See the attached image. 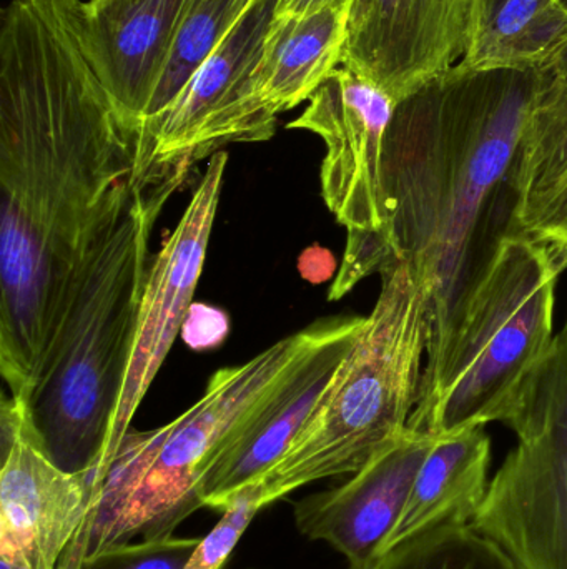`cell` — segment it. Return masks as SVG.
<instances>
[{
	"mask_svg": "<svg viewBox=\"0 0 567 569\" xmlns=\"http://www.w3.org/2000/svg\"><path fill=\"white\" fill-rule=\"evenodd\" d=\"M489 461L485 427L436 437L382 557L426 531L472 523L488 493Z\"/></svg>",
	"mask_w": 567,
	"mask_h": 569,
	"instance_id": "2e32d148",
	"label": "cell"
},
{
	"mask_svg": "<svg viewBox=\"0 0 567 569\" xmlns=\"http://www.w3.org/2000/svg\"><path fill=\"white\" fill-rule=\"evenodd\" d=\"M195 163L156 162L143 152L77 273L65 317L26 403L43 450L69 473L93 478L102 463L152 266L150 237Z\"/></svg>",
	"mask_w": 567,
	"mask_h": 569,
	"instance_id": "3957f363",
	"label": "cell"
},
{
	"mask_svg": "<svg viewBox=\"0 0 567 569\" xmlns=\"http://www.w3.org/2000/svg\"><path fill=\"white\" fill-rule=\"evenodd\" d=\"M435 437L406 430L348 481L293 507L296 530L338 551L350 569H369L398 525Z\"/></svg>",
	"mask_w": 567,
	"mask_h": 569,
	"instance_id": "5bb4252c",
	"label": "cell"
},
{
	"mask_svg": "<svg viewBox=\"0 0 567 569\" xmlns=\"http://www.w3.org/2000/svg\"><path fill=\"white\" fill-rule=\"evenodd\" d=\"M488 2H489V0H485V7H486V3H488ZM483 16H485V13H483Z\"/></svg>",
	"mask_w": 567,
	"mask_h": 569,
	"instance_id": "f546056e",
	"label": "cell"
},
{
	"mask_svg": "<svg viewBox=\"0 0 567 569\" xmlns=\"http://www.w3.org/2000/svg\"><path fill=\"white\" fill-rule=\"evenodd\" d=\"M332 318L276 341L246 363L222 368L203 397L169 425L129 433L109 465L89 523L77 537L82 557L133 541L173 537L205 508L202 481L226 441L318 345Z\"/></svg>",
	"mask_w": 567,
	"mask_h": 569,
	"instance_id": "277c9868",
	"label": "cell"
},
{
	"mask_svg": "<svg viewBox=\"0 0 567 569\" xmlns=\"http://www.w3.org/2000/svg\"><path fill=\"white\" fill-rule=\"evenodd\" d=\"M97 497L90 475L53 463L27 405L3 395L0 560L20 569H59L89 523Z\"/></svg>",
	"mask_w": 567,
	"mask_h": 569,
	"instance_id": "9c48e42d",
	"label": "cell"
},
{
	"mask_svg": "<svg viewBox=\"0 0 567 569\" xmlns=\"http://www.w3.org/2000/svg\"><path fill=\"white\" fill-rule=\"evenodd\" d=\"M229 153H213L209 166L186 206L179 226L162 250L153 257L140 308L139 328L122 395L110 425L109 441L93 483L102 488L109 465L120 441L132 427L133 417L152 387L173 341L182 333L202 277L210 236L219 210Z\"/></svg>",
	"mask_w": 567,
	"mask_h": 569,
	"instance_id": "30bf717a",
	"label": "cell"
},
{
	"mask_svg": "<svg viewBox=\"0 0 567 569\" xmlns=\"http://www.w3.org/2000/svg\"><path fill=\"white\" fill-rule=\"evenodd\" d=\"M528 233L556 243L567 252V180L539 213Z\"/></svg>",
	"mask_w": 567,
	"mask_h": 569,
	"instance_id": "d4e9b609",
	"label": "cell"
},
{
	"mask_svg": "<svg viewBox=\"0 0 567 569\" xmlns=\"http://www.w3.org/2000/svg\"><path fill=\"white\" fill-rule=\"evenodd\" d=\"M350 6L273 19L256 72L260 100L270 116L276 119L308 100L342 66Z\"/></svg>",
	"mask_w": 567,
	"mask_h": 569,
	"instance_id": "e0dca14e",
	"label": "cell"
},
{
	"mask_svg": "<svg viewBox=\"0 0 567 569\" xmlns=\"http://www.w3.org/2000/svg\"><path fill=\"white\" fill-rule=\"evenodd\" d=\"M192 0L87 2V30L100 76L120 112L143 127Z\"/></svg>",
	"mask_w": 567,
	"mask_h": 569,
	"instance_id": "9a60e30c",
	"label": "cell"
},
{
	"mask_svg": "<svg viewBox=\"0 0 567 569\" xmlns=\"http://www.w3.org/2000/svg\"><path fill=\"white\" fill-rule=\"evenodd\" d=\"M90 2L99 3V2H103V0H90Z\"/></svg>",
	"mask_w": 567,
	"mask_h": 569,
	"instance_id": "83f0119b",
	"label": "cell"
},
{
	"mask_svg": "<svg viewBox=\"0 0 567 569\" xmlns=\"http://www.w3.org/2000/svg\"><path fill=\"white\" fill-rule=\"evenodd\" d=\"M567 252L515 233L473 295L448 350L423 375L408 428L429 437L506 421L533 368L555 340L556 287Z\"/></svg>",
	"mask_w": 567,
	"mask_h": 569,
	"instance_id": "8992f818",
	"label": "cell"
},
{
	"mask_svg": "<svg viewBox=\"0 0 567 569\" xmlns=\"http://www.w3.org/2000/svg\"><path fill=\"white\" fill-rule=\"evenodd\" d=\"M146 146L90 47L83 0L0 19V371L29 403L93 237Z\"/></svg>",
	"mask_w": 567,
	"mask_h": 569,
	"instance_id": "6da1fadb",
	"label": "cell"
},
{
	"mask_svg": "<svg viewBox=\"0 0 567 569\" xmlns=\"http://www.w3.org/2000/svg\"><path fill=\"white\" fill-rule=\"evenodd\" d=\"M266 507L270 505L259 483L240 490L223 511L219 523L200 540L199 547L183 569H223L246 528L255 520L259 511Z\"/></svg>",
	"mask_w": 567,
	"mask_h": 569,
	"instance_id": "7402d4cb",
	"label": "cell"
},
{
	"mask_svg": "<svg viewBox=\"0 0 567 569\" xmlns=\"http://www.w3.org/2000/svg\"><path fill=\"white\" fill-rule=\"evenodd\" d=\"M396 102L372 80L340 66L286 129L308 130L325 142L322 196L348 233H383L388 223L383 149Z\"/></svg>",
	"mask_w": 567,
	"mask_h": 569,
	"instance_id": "8fae6325",
	"label": "cell"
},
{
	"mask_svg": "<svg viewBox=\"0 0 567 569\" xmlns=\"http://www.w3.org/2000/svg\"><path fill=\"white\" fill-rule=\"evenodd\" d=\"M567 49L561 0H489L475 42L458 66L473 70H548Z\"/></svg>",
	"mask_w": 567,
	"mask_h": 569,
	"instance_id": "ac0fdd59",
	"label": "cell"
},
{
	"mask_svg": "<svg viewBox=\"0 0 567 569\" xmlns=\"http://www.w3.org/2000/svg\"><path fill=\"white\" fill-rule=\"evenodd\" d=\"M432 298L412 263L382 273L365 328L282 458L260 478L269 505L362 470L406 430L422 390Z\"/></svg>",
	"mask_w": 567,
	"mask_h": 569,
	"instance_id": "5b68a950",
	"label": "cell"
},
{
	"mask_svg": "<svg viewBox=\"0 0 567 569\" xmlns=\"http://www.w3.org/2000/svg\"><path fill=\"white\" fill-rule=\"evenodd\" d=\"M366 317L332 318L328 331L233 433L202 481L205 508L225 511L288 450L333 375L365 328Z\"/></svg>",
	"mask_w": 567,
	"mask_h": 569,
	"instance_id": "4fadbf2b",
	"label": "cell"
},
{
	"mask_svg": "<svg viewBox=\"0 0 567 569\" xmlns=\"http://www.w3.org/2000/svg\"><path fill=\"white\" fill-rule=\"evenodd\" d=\"M505 423L518 445L472 525L522 569H567V317Z\"/></svg>",
	"mask_w": 567,
	"mask_h": 569,
	"instance_id": "52a82bcc",
	"label": "cell"
},
{
	"mask_svg": "<svg viewBox=\"0 0 567 569\" xmlns=\"http://www.w3.org/2000/svg\"><path fill=\"white\" fill-rule=\"evenodd\" d=\"M352 0H279L275 17H302Z\"/></svg>",
	"mask_w": 567,
	"mask_h": 569,
	"instance_id": "484cf974",
	"label": "cell"
},
{
	"mask_svg": "<svg viewBox=\"0 0 567 569\" xmlns=\"http://www.w3.org/2000/svg\"><path fill=\"white\" fill-rule=\"evenodd\" d=\"M563 3H565V6H567V0H561Z\"/></svg>",
	"mask_w": 567,
	"mask_h": 569,
	"instance_id": "f1b7e54d",
	"label": "cell"
},
{
	"mask_svg": "<svg viewBox=\"0 0 567 569\" xmlns=\"http://www.w3.org/2000/svg\"><path fill=\"white\" fill-rule=\"evenodd\" d=\"M483 13L485 0H352L342 66L398 103L462 62Z\"/></svg>",
	"mask_w": 567,
	"mask_h": 569,
	"instance_id": "7c38bea8",
	"label": "cell"
},
{
	"mask_svg": "<svg viewBox=\"0 0 567 569\" xmlns=\"http://www.w3.org/2000/svg\"><path fill=\"white\" fill-rule=\"evenodd\" d=\"M279 0H256L160 116L143 123L156 162L212 157L229 143L265 142L279 119L263 107L256 72Z\"/></svg>",
	"mask_w": 567,
	"mask_h": 569,
	"instance_id": "ba28073f",
	"label": "cell"
},
{
	"mask_svg": "<svg viewBox=\"0 0 567 569\" xmlns=\"http://www.w3.org/2000/svg\"><path fill=\"white\" fill-rule=\"evenodd\" d=\"M369 569H522L472 523L426 531L383 555Z\"/></svg>",
	"mask_w": 567,
	"mask_h": 569,
	"instance_id": "44dd1931",
	"label": "cell"
},
{
	"mask_svg": "<svg viewBox=\"0 0 567 569\" xmlns=\"http://www.w3.org/2000/svg\"><path fill=\"white\" fill-rule=\"evenodd\" d=\"M566 180L567 72L548 70L523 139L518 210L523 233H528Z\"/></svg>",
	"mask_w": 567,
	"mask_h": 569,
	"instance_id": "d6986e66",
	"label": "cell"
},
{
	"mask_svg": "<svg viewBox=\"0 0 567 569\" xmlns=\"http://www.w3.org/2000/svg\"><path fill=\"white\" fill-rule=\"evenodd\" d=\"M548 70H551V72L556 73L567 72V49L565 50V52L561 53V56H559V59L556 60V62L553 63L551 67H549Z\"/></svg>",
	"mask_w": 567,
	"mask_h": 569,
	"instance_id": "4316f807",
	"label": "cell"
},
{
	"mask_svg": "<svg viewBox=\"0 0 567 569\" xmlns=\"http://www.w3.org/2000/svg\"><path fill=\"white\" fill-rule=\"evenodd\" d=\"M256 0H192L143 123L163 112Z\"/></svg>",
	"mask_w": 567,
	"mask_h": 569,
	"instance_id": "ffe728a7",
	"label": "cell"
},
{
	"mask_svg": "<svg viewBox=\"0 0 567 569\" xmlns=\"http://www.w3.org/2000/svg\"><path fill=\"white\" fill-rule=\"evenodd\" d=\"M548 70L456 66L396 103L383 149V233H348L330 288L412 263L432 298L425 371L455 338L499 247L523 233L519 166L526 123Z\"/></svg>",
	"mask_w": 567,
	"mask_h": 569,
	"instance_id": "7a4b0ae2",
	"label": "cell"
},
{
	"mask_svg": "<svg viewBox=\"0 0 567 569\" xmlns=\"http://www.w3.org/2000/svg\"><path fill=\"white\" fill-rule=\"evenodd\" d=\"M202 538L133 541L83 558L79 569H183Z\"/></svg>",
	"mask_w": 567,
	"mask_h": 569,
	"instance_id": "603a6c76",
	"label": "cell"
},
{
	"mask_svg": "<svg viewBox=\"0 0 567 569\" xmlns=\"http://www.w3.org/2000/svg\"><path fill=\"white\" fill-rule=\"evenodd\" d=\"M229 330V315L225 311L210 305L192 303L180 335L192 350L203 351L219 347Z\"/></svg>",
	"mask_w": 567,
	"mask_h": 569,
	"instance_id": "cb8c5ba5",
	"label": "cell"
}]
</instances>
